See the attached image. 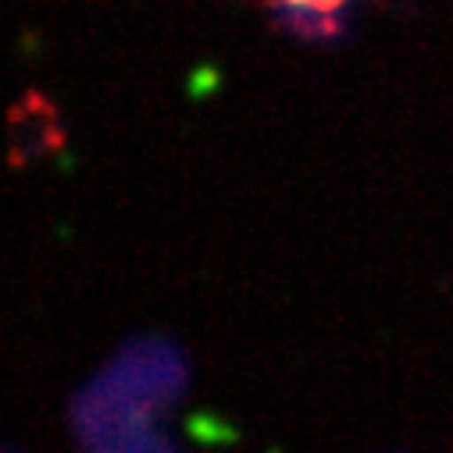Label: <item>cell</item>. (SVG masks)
Here are the masks:
<instances>
[{"label": "cell", "mask_w": 453, "mask_h": 453, "mask_svg": "<svg viewBox=\"0 0 453 453\" xmlns=\"http://www.w3.org/2000/svg\"><path fill=\"white\" fill-rule=\"evenodd\" d=\"M307 8H311V12H318V15H335V19H350V12H354V0H311Z\"/></svg>", "instance_id": "cell-3"}, {"label": "cell", "mask_w": 453, "mask_h": 453, "mask_svg": "<svg viewBox=\"0 0 453 453\" xmlns=\"http://www.w3.org/2000/svg\"><path fill=\"white\" fill-rule=\"evenodd\" d=\"M311 0H265V8H268V15L272 12H286V8H307Z\"/></svg>", "instance_id": "cell-4"}, {"label": "cell", "mask_w": 453, "mask_h": 453, "mask_svg": "<svg viewBox=\"0 0 453 453\" xmlns=\"http://www.w3.org/2000/svg\"><path fill=\"white\" fill-rule=\"evenodd\" d=\"M8 126H12V154H8V161L15 168H22L29 161H40V157H50V154H61L65 143H68V133H65V122L58 115V107L40 89H29L8 111Z\"/></svg>", "instance_id": "cell-1"}, {"label": "cell", "mask_w": 453, "mask_h": 453, "mask_svg": "<svg viewBox=\"0 0 453 453\" xmlns=\"http://www.w3.org/2000/svg\"><path fill=\"white\" fill-rule=\"evenodd\" d=\"M272 26L300 43L314 47H335L350 36V19H335V15H318L311 8H286L272 12Z\"/></svg>", "instance_id": "cell-2"}]
</instances>
